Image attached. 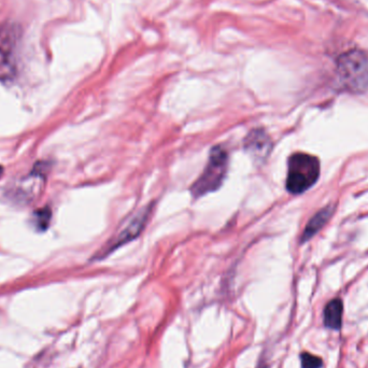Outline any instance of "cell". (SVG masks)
<instances>
[{
    "instance_id": "9c48e42d",
    "label": "cell",
    "mask_w": 368,
    "mask_h": 368,
    "mask_svg": "<svg viewBox=\"0 0 368 368\" xmlns=\"http://www.w3.org/2000/svg\"><path fill=\"white\" fill-rule=\"evenodd\" d=\"M301 368H321L323 366L322 358L310 354L308 352H303L300 355Z\"/></svg>"
},
{
    "instance_id": "6da1fadb",
    "label": "cell",
    "mask_w": 368,
    "mask_h": 368,
    "mask_svg": "<svg viewBox=\"0 0 368 368\" xmlns=\"http://www.w3.org/2000/svg\"><path fill=\"white\" fill-rule=\"evenodd\" d=\"M320 174L319 159L307 153H294L287 163L286 190L292 194H301L318 181Z\"/></svg>"
},
{
    "instance_id": "52a82bcc",
    "label": "cell",
    "mask_w": 368,
    "mask_h": 368,
    "mask_svg": "<svg viewBox=\"0 0 368 368\" xmlns=\"http://www.w3.org/2000/svg\"><path fill=\"white\" fill-rule=\"evenodd\" d=\"M343 306L340 299H333L324 309V325L331 330H340Z\"/></svg>"
},
{
    "instance_id": "30bf717a",
    "label": "cell",
    "mask_w": 368,
    "mask_h": 368,
    "mask_svg": "<svg viewBox=\"0 0 368 368\" xmlns=\"http://www.w3.org/2000/svg\"><path fill=\"white\" fill-rule=\"evenodd\" d=\"M3 172H4V169H3V167L0 166V177H2V175H3Z\"/></svg>"
},
{
    "instance_id": "7a4b0ae2",
    "label": "cell",
    "mask_w": 368,
    "mask_h": 368,
    "mask_svg": "<svg viewBox=\"0 0 368 368\" xmlns=\"http://www.w3.org/2000/svg\"><path fill=\"white\" fill-rule=\"evenodd\" d=\"M228 169V154L225 149L214 147L209 155L205 170L192 186L191 193L195 198L217 191L225 179Z\"/></svg>"
},
{
    "instance_id": "8992f818",
    "label": "cell",
    "mask_w": 368,
    "mask_h": 368,
    "mask_svg": "<svg viewBox=\"0 0 368 368\" xmlns=\"http://www.w3.org/2000/svg\"><path fill=\"white\" fill-rule=\"evenodd\" d=\"M333 212H334V210L332 207H326V208H324V209L320 210L317 214H315L309 221V223L307 224L305 230H303L301 241L305 242L310 238H313L318 233V231L325 225L327 221L331 219Z\"/></svg>"
},
{
    "instance_id": "ba28073f",
    "label": "cell",
    "mask_w": 368,
    "mask_h": 368,
    "mask_svg": "<svg viewBox=\"0 0 368 368\" xmlns=\"http://www.w3.org/2000/svg\"><path fill=\"white\" fill-rule=\"evenodd\" d=\"M35 225L37 228H39L40 230H44L47 228L51 221V211L47 208H44V209H40L39 211H37L35 213Z\"/></svg>"
},
{
    "instance_id": "5b68a950",
    "label": "cell",
    "mask_w": 368,
    "mask_h": 368,
    "mask_svg": "<svg viewBox=\"0 0 368 368\" xmlns=\"http://www.w3.org/2000/svg\"><path fill=\"white\" fill-rule=\"evenodd\" d=\"M246 148L254 155L265 157L270 151V140L267 135L262 131L252 132L246 140Z\"/></svg>"
},
{
    "instance_id": "3957f363",
    "label": "cell",
    "mask_w": 368,
    "mask_h": 368,
    "mask_svg": "<svg viewBox=\"0 0 368 368\" xmlns=\"http://www.w3.org/2000/svg\"><path fill=\"white\" fill-rule=\"evenodd\" d=\"M338 76L345 89L362 93L368 89V59L357 51L343 54L338 59Z\"/></svg>"
},
{
    "instance_id": "277c9868",
    "label": "cell",
    "mask_w": 368,
    "mask_h": 368,
    "mask_svg": "<svg viewBox=\"0 0 368 368\" xmlns=\"http://www.w3.org/2000/svg\"><path fill=\"white\" fill-rule=\"evenodd\" d=\"M149 212H150L149 209H143L136 214L133 220H131L130 223L124 227L121 233L117 234L114 239H112L108 244H106V247L103 248V250L99 253L100 255L99 258L106 257V255L110 254L112 251L116 250L118 247L125 244L126 242H130L136 237H138V235L141 233V230L145 227L148 221Z\"/></svg>"
}]
</instances>
